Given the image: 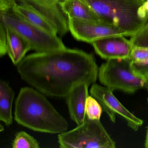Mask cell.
<instances>
[{"label": "cell", "mask_w": 148, "mask_h": 148, "mask_svg": "<svg viewBox=\"0 0 148 148\" xmlns=\"http://www.w3.org/2000/svg\"><path fill=\"white\" fill-rule=\"evenodd\" d=\"M22 80L44 95L66 97L82 83L95 84L99 67L91 53L66 48L25 56L17 65Z\"/></svg>", "instance_id": "cell-1"}, {"label": "cell", "mask_w": 148, "mask_h": 148, "mask_svg": "<svg viewBox=\"0 0 148 148\" xmlns=\"http://www.w3.org/2000/svg\"><path fill=\"white\" fill-rule=\"evenodd\" d=\"M14 119L34 131L50 134L65 132L69 126L43 93L30 87L20 90L15 101Z\"/></svg>", "instance_id": "cell-2"}, {"label": "cell", "mask_w": 148, "mask_h": 148, "mask_svg": "<svg viewBox=\"0 0 148 148\" xmlns=\"http://www.w3.org/2000/svg\"><path fill=\"white\" fill-rule=\"evenodd\" d=\"M101 22L114 26L131 37L148 21V0H80Z\"/></svg>", "instance_id": "cell-3"}, {"label": "cell", "mask_w": 148, "mask_h": 148, "mask_svg": "<svg viewBox=\"0 0 148 148\" xmlns=\"http://www.w3.org/2000/svg\"><path fill=\"white\" fill-rule=\"evenodd\" d=\"M130 58L107 60L99 68L100 83L112 91L119 90L133 94L138 90H148L146 79L135 74Z\"/></svg>", "instance_id": "cell-4"}, {"label": "cell", "mask_w": 148, "mask_h": 148, "mask_svg": "<svg viewBox=\"0 0 148 148\" xmlns=\"http://www.w3.org/2000/svg\"><path fill=\"white\" fill-rule=\"evenodd\" d=\"M0 22L10 27L28 42L32 50L43 52L66 48L58 35H53L30 24L12 8L0 9Z\"/></svg>", "instance_id": "cell-5"}, {"label": "cell", "mask_w": 148, "mask_h": 148, "mask_svg": "<svg viewBox=\"0 0 148 148\" xmlns=\"http://www.w3.org/2000/svg\"><path fill=\"white\" fill-rule=\"evenodd\" d=\"M58 141L62 148H115L116 143L100 120L86 117L74 129L59 134Z\"/></svg>", "instance_id": "cell-6"}, {"label": "cell", "mask_w": 148, "mask_h": 148, "mask_svg": "<svg viewBox=\"0 0 148 148\" xmlns=\"http://www.w3.org/2000/svg\"><path fill=\"white\" fill-rule=\"evenodd\" d=\"M91 96L95 98L107 113L112 123L116 121V115L123 118L130 128L136 131L142 126L143 121L128 110L114 96L113 91L105 86L98 84L92 85L90 90Z\"/></svg>", "instance_id": "cell-7"}, {"label": "cell", "mask_w": 148, "mask_h": 148, "mask_svg": "<svg viewBox=\"0 0 148 148\" xmlns=\"http://www.w3.org/2000/svg\"><path fill=\"white\" fill-rule=\"evenodd\" d=\"M69 31L78 41L92 44L100 39L110 36H129L119 28L102 22L69 19Z\"/></svg>", "instance_id": "cell-8"}, {"label": "cell", "mask_w": 148, "mask_h": 148, "mask_svg": "<svg viewBox=\"0 0 148 148\" xmlns=\"http://www.w3.org/2000/svg\"><path fill=\"white\" fill-rule=\"evenodd\" d=\"M17 4L32 8L53 24L60 36L69 31V18L62 9L65 0H14Z\"/></svg>", "instance_id": "cell-9"}, {"label": "cell", "mask_w": 148, "mask_h": 148, "mask_svg": "<svg viewBox=\"0 0 148 148\" xmlns=\"http://www.w3.org/2000/svg\"><path fill=\"white\" fill-rule=\"evenodd\" d=\"M91 44L96 53L107 60L130 58L132 48L130 40L120 35L106 37Z\"/></svg>", "instance_id": "cell-10"}, {"label": "cell", "mask_w": 148, "mask_h": 148, "mask_svg": "<svg viewBox=\"0 0 148 148\" xmlns=\"http://www.w3.org/2000/svg\"><path fill=\"white\" fill-rule=\"evenodd\" d=\"M90 86L86 83L79 84L66 97L70 117L77 125L83 123L86 118V104Z\"/></svg>", "instance_id": "cell-11"}, {"label": "cell", "mask_w": 148, "mask_h": 148, "mask_svg": "<svg viewBox=\"0 0 148 148\" xmlns=\"http://www.w3.org/2000/svg\"><path fill=\"white\" fill-rule=\"evenodd\" d=\"M5 25L6 29L7 54L13 64L17 66L25 57L26 53L32 50V47L18 33Z\"/></svg>", "instance_id": "cell-12"}, {"label": "cell", "mask_w": 148, "mask_h": 148, "mask_svg": "<svg viewBox=\"0 0 148 148\" xmlns=\"http://www.w3.org/2000/svg\"><path fill=\"white\" fill-rule=\"evenodd\" d=\"M12 10L22 18L35 26L54 35H58L56 27L47 19L30 8L14 3Z\"/></svg>", "instance_id": "cell-13"}, {"label": "cell", "mask_w": 148, "mask_h": 148, "mask_svg": "<svg viewBox=\"0 0 148 148\" xmlns=\"http://www.w3.org/2000/svg\"><path fill=\"white\" fill-rule=\"evenodd\" d=\"M61 7L69 19L101 22L93 11L80 0H65Z\"/></svg>", "instance_id": "cell-14"}, {"label": "cell", "mask_w": 148, "mask_h": 148, "mask_svg": "<svg viewBox=\"0 0 148 148\" xmlns=\"http://www.w3.org/2000/svg\"><path fill=\"white\" fill-rule=\"evenodd\" d=\"M14 95L9 83L1 79L0 82V120L6 125L13 123L12 108Z\"/></svg>", "instance_id": "cell-15"}, {"label": "cell", "mask_w": 148, "mask_h": 148, "mask_svg": "<svg viewBox=\"0 0 148 148\" xmlns=\"http://www.w3.org/2000/svg\"><path fill=\"white\" fill-rule=\"evenodd\" d=\"M13 148H39V143L33 137L25 132L16 134L12 144Z\"/></svg>", "instance_id": "cell-16"}, {"label": "cell", "mask_w": 148, "mask_h": 148, "mask_svg": "<svg viewBox=\"0 0 148 148\" xmlns=\"http://www.w3.org/2000/svg\"><path fill=\"white\" fill-rule=\"evenodd\" d=\"M103 111L99 102L92 96H88L86 104V117L91 119L100 120Z\"/></svg>", "instance_id": "cell-17"}, {"label": "cell", "mask_w": 148, "mask_h": 148, "mask_svg": "<svg viewBox=\"0 0 148 148\" xmlns=\"http://www.w3.org/2000/svg\"><path fill=\"white\" fill-rule=\"evenodd\" d=\"M130 40L132 47L148 48V21L141 29L131 36Z\"/></svg>", "instance_id": "cell-18"}, {"label": "cell", "mask_w": 148, "mask_h": 148, "mask_svg": "<svg viewBox=\"0 0 148 148\" xmlns=\"http://www.w3.org/2000/svg\"><path fill=\"white\" fill-rule=\"evenodd\" d=\"M131 66L134 73L138 76L144 78L148 77V58L140 62L132 61Z\"/></svg>", "instance_id": "cell-19"}, {"label": "cell", "mask_w": 148, "mask_h": 148, "mask_svg": "<svg viewBox=\"0 0 148 148\" xmlns=\"http://www.w3.org/2000/svg\"><path fill=\"white\" fill-rule=\"evenodd\" d=\"M130 58L133 62H140L145 60L148 58V48L133 47Z\"/></svg>", "instance_id": "cell-20"}, {"label": "cell", "mask_w": 148, "mask_h": 148, "mask_svg": "<svg viewBox=\"0 0 148 148\" xmlns=\"http://www.w3.org/2000/svg\"><path fill=\"white\" fill-rule=\"evenodd\" d=\"M7 54V33L5 25L0 22V56L2 57Z\"/></svg>", "instance_id": "cell-21"}, {"label": "cell", "mask_w": 148, "mask_h": 148, "mask_svg": "<svg viewBox=\"0 0 148 148\" xmlns=\"http://www.w3.org/2000/svg\"><path fill=\"white\" fill-rule=\"evenodd\" d=\"M145 147L146 148H148V125L146 127V136H145Z\"/></svg>", "instance_id": "cell-22"}, {"label": "cell", "mask_w": 148, "mask_h": 148, "mask_svg": "<svg viewBox=\"0 0 148 148\" xmlns=\"http://www.w3.org/2000/svg\"><path fill=\"white\" fill-rule=\"evenodd\" d=\"M4 130V128L3 127V125H2L1 124V125H0V131L2 132Z\"/></svg>", "instance_id": "cell-23"}, {"label": "cell", "mask_w": 148, "mask_h": 148, "mask_svg": "<svg viewBox=\"0 0 148 148\" xmlns=\"http://www.w3.org/2000/svg\"><path fill=\"white\" fill-rule=\"evenodd\" d=\"M145 79H146L147 80V82H148V77H146Z\"/></svg>", "instance_id": "cell-24"}, {"label": "cell", "mask_w": 148, "mask_h": 148, "mask_svg": "<svg viewBox=\"0 0 148 148\" xmlns=\"http://www.w3.org/2000/svg\"><path fill=\"white\" fill-rule=\"evenodd\" d=\"M147 101H148V99H147Z\"/></svg>", "instance_id": "cell-25"}]
</instances>
